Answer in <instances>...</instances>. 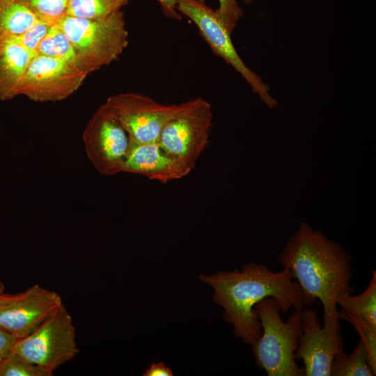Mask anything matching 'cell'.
<instances>
[{"mask_svg":"<svg viewBox=\"0 0 376 376\" xmlns=\"http://www.w3.org/2000/svg\"><path fill=\"white\" fill-rule=\"evenodd\" d=\"M277 259L297 281L306 305L318 299L321 301L324 327L341 330L336 299L342 293L353 292L351 256L347 251L338 242L302 222Z\"/></svg>","mask_w":376,"mask_h":376,"instance_id":"obj_1","label":"cell"},{"mask_svg":"<svg viewBox=\"0 0 376 376\" xmlns=\"http://www.w3.org/2000/svg\"><path fill=\"white\" fill-rule=\"evenodd\" d=\"M199 279L214 289L215 303L224 309V319L233 326L234 335L253 345L262 334L256 304L271 297L276 299L281 312L291 308L302 310L306 300L299 284L285 268L273 272L265 265L249 263L242 271L219 272Z\"/></svg>","mask_w":376,"mask_h":376,"instance_id":"obj_2","label":"cell"},{"mask_svg":"<svg viewBox=\"0 0 376 376\" xmlns=\"http://www.w3.org/2000/svg\"><path fill=\"white\" fill-rule=\"evenodd\" d=\"M254 308L262 328L260 337L251 345L256 365L268 376H305L304 368L298 366L295 358L302 333V310H295L283 322L273 297L263 299Z\"/></svg>","mask_w":376,"mask_h":376,"instance_id":"obj_3","label":"cell"},{"mask_svg":"<svg viewBox=\"0 0 376 376\" xmlns=\"http://www.w3.org/2000/svg\"><path fill=\"white\" fill-rule=\"evenodd\" d=\"M56 24L72 42L88 75L118 60L129 44V32L121 10L99 19L65 15Z\"/></svg>","mask_w":376,"mask_h":376,"instance_id":"obj_4","label":"cell"},{"mask_svg":"<svg viewBox=\"0 0 376 376\" xmlns=\"http://www.w3.org/2000/svg\"><path fill=\"white\" fill-rule=\"evenodd\" d=\"M13 353L54 374L79 353L72 318L63 304L38 328L16 339Z\"/></svg>","mask_w":376,"mask_h":376,"instance_id":"obj_5","label":"cell"},{"mask_svg":"<svg viewBox=\"0 0 376 376\" xmlns=\"http://www.w3.org/2000/svg\"><path fill=\"white\" fill-rule=\"evenodd\" d=\"M180 14L188 17L198 27L200 34L212 51L231 65L248 83L253 92L270 109L277 105L269 86L244 63L231 39L233 32L205 0H176Z\"/></svg>","mask_w":376,"mask_h":376,"instance_id":"obj_6","label":"cell"},{"mask_svg":"<svg viewBox=\"0 0 376 376\" xmlns=\"http://www.w3.org/2000/svg\"><path fill=\"white\" fill-rule=\"evenodd\" d=\"M212 118V105L206 100H189L187 107L164 125L157 142L166 154L193 170L209 143Z\"/></svg>","mask_w":376,"mask_h":376,"instance_id":"obj_7","label":"cell"},{"mask_svg":"<svg viewBox=\"0 0 376 376\" xmlns=\"http://www.w3.org/2000/svg\"><path fill=\"white\" fill-rule=\"evenodd\" d=\"M189 104H163L142 93L125 92L109 96L102 105L120 123L130 143L140 144L157 141L164 125Z\"/></svg>","mask_w":376,"mask_h":376,"instance_id":"obj_8","label":"cell"},{"mask_svg":"<svg viewBox=\"0 0 376 376\" xmlns=\"http://www.w3.org/2000/svg\"><path fill=\"white\" fill-rule=\"evenodd\" d=\"M86 155L102 175L123 172L130 139L118 120L102 105L88 120L82 134Z\"/></svg>","mask_w":376,"mask_h":376,"instance_id":"obj_9","label":"cell"},{"mask_svg":"<svg viewBox=\"0 0 376 376\" xmlns=\"http://www.w3.org/2000/svg\"><path fill=\"white\" fill-rule=\"evenodd\" d=\"M87 76L63 60L36 54L23 77L18 95L37 102L61 101L75 93Z\"/></svg>","mask_w":376,"mask_h":376,"instance_id":"obj_10","label":"cell"},{"mask_svg":"<svg viewBox=\"0 0 376 376\" xmlns=\"http://www.w3.org/2000/svg\"><path fill=\"white\" fill-rule=\"evenodd\" d=\"M63 304L60 295L34 284L0 298V327L16 339L26 336Z\"/></svg>","mask_w":376,"mask_h":376,"instance_id":"obj_11","label":"cell"},{"mask_svg":"<svg viewBox=\"0 0 376 376\" xmlns=\"http://www.w3.org/2000/svg\"><path fill=\"white\" fill-rule=\"evenodd\" d=\"M301 325L295 359L303 361L305 376H330L333 358L345 345L340 330L321 327L316 312L311 309L301 311Z\"/></svg>","mask_w":376,"mask_h":376,"instance_id":"obj_12","label":"cell"},{"mask_svg":"<svg viewBox=\"0 0 376 376\" xmlns=\"http://www.w3.org/2000/svg\"><path fill=\"white\" fill-rule=\"evenodd\" d=\"M192 170L166 154L157 141L146 143H131L123 172L143 175L161 183L181 179Z\"/></svg>","mask_w":376,"mask_h":376,"instance_id":"obj_13","label":"cell"},{"mask_svg":"<svg viewBox=\"0 0 376 376\" xmlns=\"http://www.w3.org/2000/svg\"><path fill=\"white\" fill-rule=\"evenodd\" d=\"M35 55L15 37L0 38V100L18 95L23 77Z\"/></svg>","mask_w":376,"mask_h":376,"instance_id":"obj_14","label":"cell"},{"mask_svg":"<svg viewBox=\"0 0 376 376\" xmlns=\"http://www.w3.org/2000/svg\"><path fill=\"white\" fill-rule=\"evenodd\" d=\"M38 20L21 0H0V38L17 36Z\"/></svg>","mask_w":376,"mask_h":376,"instance_id":"obj_15","label":"cell"},{"mask_svg":"<svg viewBox=\"0 0 376 376\" xmlns=\"http://www.w3.org/2000/svg\"><path fill=\"white\" fill-rule=\"evenodd\" d=\"M342 311L357 315L376 328V272L373 270L367 288L361 294L353 296L342 293L336 299Z\"/></svg>","mask_w":376,"mask_h":376,"instance_id":"obj_16","label":"cell"},{"mask_svg":"<svg viewBox=\"0 0 376 376\" xmlns=\"http://www.w3.org/2000/svg\"><path fill=\"white\" fill-rule=\"evenodd\" d=\"M36 54L63 60L84 72L72 42L56 22L52 26L49 33L40 43Z\"/></svg>","mask_w":376,"mask_h":376,"instance_id":"obj_17","label":"cell"},{"mask_svg":"<svg viewBox=\"0 0 376 376\" xmlns=\"http://www.w3.org/2000/svg\"><path fill=\"white\" fill-rule=\"evenodd\" d=\"M373 375L367 361V352L361 340L352 353L347 354L342 351L336 354L333 358L330 376Z\"/></svg>","mask_w":376,"mask_h":376,"instance_id":"obj_18","label":"cell"},{"mask_svg":"<svg viewBox=\"0 0 376 376\" xmlns=\"http://www.w3.org/2000/svg\"><path fill=\"white\" fill-rule=\"evenodd\" d=\"M130 0H70L65 15L87 19L107 17L120 10Z\"/></svg>","mask_w":376,"mask_h":376,"instance_id":"obj_19","label":"cell"},{"mask_svg":"<svg viewBox=\"0 0 376 376\" xmlns=\"http://www.w3.org/2000/svg\"><path fill=\"white\" fill-rule=\"evenodd\" d=\"M339 320H346L353 325L363 342L366 352L368 366L374 375H376V328L361 317L346 311H338Z\"/></svg>","mask_w":376,"mask_h":376,"instance_id":"obj_20","label":"cell"},{"mask_svg":"<svg viewBox=\"0 0 376 376\" xmlns=\"http://www.w3.org/2000/svg\"><path fill=\"white\" fill-rule=\"evenodd\" d=\"M52 373L22 359L12 351L0 361V376H52Z\"/></svg>","mask_w":376,"mask_h":376,"instance_id":"obj_21","label":"cell"},{"mask_svg":"<svg viewBox=\"0 0 376 376\" xmlns=\"http://www.w3.org/2000/svg\"><path fill=\"white\" fill-rule=\"evenodd\" d=\"M40 19L56 22L65 15L70 0H21Z\"/></svg>","mask_w":376,"mask_h":376,"instance_id":"obj_22","label":"cell"},{"mask_svg":"<svg viewBox=\"0 0 376 376\" xmlns=\"http://www.w3.org/2000/svg\"><path fill=\"white\" fill-rule=\"evenodd\" d=\"M55 23L40 19L22 33L13 37L24 48L36 54L40 43Z\"/></svg>","mask_w":376,"mask_h":376,"instance_id":"obj_23","label":"cell"},{"mask_svg":"<svg viewBox=\"0 0 376 376\" xmlns=\"http://www.w3.org/2000/svg\"><path fill=\"white\" fill-rule=\"evenodd\" d=\"M249 4L253 0H241ZM219 8L217 9L226 24L234 31L238 21L243 15V10L237 0H218Z\"/></svg>","mask_w":376,"mask_h":376,"instance_id":"obj_24","label":"cell"},{"mask_svg":"<svg viewBox=\"0 0 376 376\" xmlns=\"http://www.w3.org/2000/svg\"><path fill=\"white\" fill-rule=\"evenodd\" d=\"M16 338L0 327V361L11 352Z\"/></svg>","mask_w":376,"mask_h":376,"instance_id":"obj_25","label":"cell"},{"mask_svg":"<svg viewBox=\"0 0 376 376\" xmlns=\"http://www.w3.org/2000/svg\"><path fill=\"white\" fill-rule=\"evenodd\" d=\"M164 13L175 19H181L182 16L177 10L176 0H156Z\"/></svg>","mask_w":376,"mask_h":376,"instance_id":"obj_26","label":"cell"},{"mask_svg":"<svg viewBox=\"0 0 376 376\" xmlns=\"http://www.w3.org/2000/svg\"><path fill=\"white\" fill-rule=\"evenodd\" d=\"M144 376H172L171 370L163 363H152L143 374Z\"/></svg>","mask_w":376,"mask_h":376,"instance_id":"obj_27","label":"cell"},{"mask_svg":"<svg viewBox=\"0 0 376 376\" xmlns=\"http://www.w3.org/2000/svg\"><path fill=\"white\" fill-rule=\"evenodd\" d=\"M5 293V285L3 283L0 281V298Z\"/></svg>","mask_w":376,"mask_h":376,"instance_id":"obj_28","label":"cell"}]
</instances>
